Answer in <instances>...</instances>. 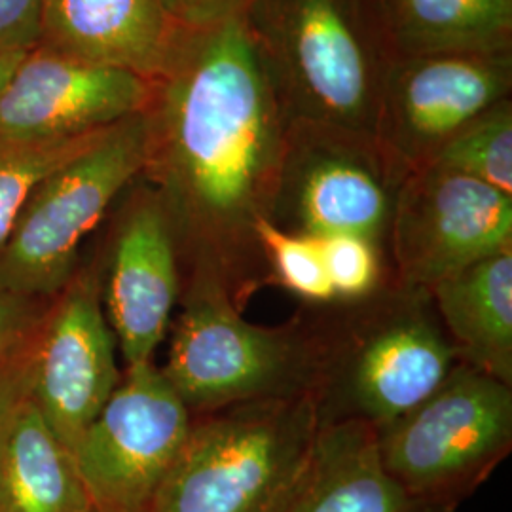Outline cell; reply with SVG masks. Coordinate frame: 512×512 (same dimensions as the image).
Listing matches in <instances>:
<instances>
[{"instance_id":"cell-15","label":"cell","mask_w":512,"mask_h":512,"mask_svg":"<svg viewBox=\"0 0 512 512\" xmlns=\"http://www.w3.org/2000/svg\"><path fill=\"white\" fill-rule=\"evenodd\" d=\"M186 35L158 0H44L38 46L156 82Z\"/></svg>"},{"instance_id":"cell-23","label":"cell","mask_w":512,"mask_h":512,"mask_svg":"<svg viewBox=\"0 0 512 512\" xmlns=\"http://www.w3.org/2000/svg\"><path fill=\"white\" fill-rule=\"evenodd\" d=\"M319 245L336 300L365 298L391 279L387 258L368 239L336 234L319 238Z\"/></svg>"},{"instance_id":"cell-29","label":"cell","mask_w":512,"mask_h":512,"mask_svg":"<svg viewBox=\"0 0 512 512\" xmlns=\"http://www.w3.org/2000/svg\"><path fill=\"white\" fill-rule=\"evenodd\" d=\"M90 512H97V511H93V509H90Z\"/></svg>"},{"instance_id":"cell-3","label":"cell","mask_w":512,"mask_h":512,"mask_svg":"<svg viewBox=\"0 0 512 512\" xmlns=\"http://www.w3.org/2000/svg\"><path fill=\"white\" fill-rule=\"evenodd\" d=\"M245 21L289 122L376 135L397 61L385 0H255Z\"/></svg>"},{"instance_id":"cell-16","label":"cell","mask_w":512,"mask_h":512,"mask_svg":"<svg viewBox=\"0 0 512 512\" xmlns=\"http://www.w3.org/2000/svg\"><path fill=\"white\" fill-rule=\"evenodd\" d=\"M274 512H412V505L385 471L378 433L359 421H336L319 423Z\"/></svg>"},{"instance_id":"cell-17","label":"cell","mask_w":512,"mask_h":512,"mask_svg":"<svg viewBox=\"0 0 512 512\" xmlns=\"http://www.w3.org/2000/svg\"><path fill=\"white\" fill-rule=\"evenodd\" d=\"M427 293L459 363L512 385V249L442 279Z\"/></svg>"},{"instance_id":"cell-9","label":"cell","mask_w":512,"mask_h":512,"mask_svg":"<svg viewBox=\"0 0 512 512\" xmlns=\"http://www.w3.org/2000/svg\"><path fill=\"white\" fill-rule=\"evenodd\" d=\"M192 412L152 363L122 380L73 448L93 511L148 512L181 456Z\"/></svg>"},{"instance_id":"cell-4","label":"cell","mask_w":512,"mask_h":512,"mask_svg":"<svg viewBox=\"0 0 512 512\" xmlns=\"http://www.w3.org/2000/svg\"><path fill=\"white\" fill-rule=\"evenodd\" d=\"M181 313L162 366L192 416L234 404L310 395L315 340L304 308L283 325L245 321L219 281L184 275Z\"/></svg>"},{"instance_id":"cell-14","label":"cell","mask_w":512,"mask_h":512,"mask_svg":"<svg viewBox=\"0 0 512 512\" xmlns=\"http://www.w3.org/2000/svg\"><path fill=\"white\" fill-rule=\"evenodd\" d=\"M177 239L154 188L133 194L101 270L103 308L126 366L152 363L181 300Z\"/></svg>"},{"instance_id":"cell-28","label":"cell","mask_w":512,"mask_h":512,"mask_svg":"<svg viewBox=\"0 0 512 512\" xmlns=\"http://www.w3.org/2000/svg\"><path fill=\"white\" fill-rule=\"evenodd\" d=\"M27 52H12V54H0V92L4 88V84L8 82V78L16 71L19 61L23 59V55Z\"/></svg>"},{"instance_id":"cell-10","label":"cell","mask_w":512,"mask_h":512,"mask_svg":"<svg viewBox=\"0 0 512 512\" xmlns=\"http://www.w3.org/2000/svg\"><path fill=\"white\" fill-rule=\"evenodd\" d=\"M505 249H512L511 194L437 165L408 173L387 239L395 283L429 291Z\"/></svg>"},{"instance_id":"cell-24","label":"cell","mask_w":512,"mask_h":512,"mask_svg":"<svg viewBox=\"0 0 512 512\" xmlns=\"http://www.w3.org/2000/svg\"><path fill=\"white\" fill-rule=\"evenodd\" d=\"M52 300H37L0 287V365L12 361L37 340Z\"/></svg>"},{"instance_id":"cell-20","label":"cell","mask_w":512,"mask_h":512,"mask_svg":"<svg viewBox=\"0 0 512 512\" xmlns=\"http://www.w3.org/2000/svg\"><path fill=\"white\" fill-rule=\"evenodd\" d=\"M425 165H437L512 196V107L505 99L450 137Z\"/></svg>"},{"instance_id":"cell-21","label":"cell","mask_w":512,"mask_h":512,"mask_svg":"<svg viewBox=\"0 0 512 512\" xmlns=\"http://www.w3.org/2000/svg\"><path fill=\"white\" fill-rule=\"evenodd\" d=\"M101 131L55 141L0 139V251L38 184L88 147Z\"/></svg>"},{"instance_id":"cell-25","label":"cell","mask_w":512,"mask_h":512,"mask_svg":"<svg viewBox=\"0 0 512 512\" xmlns=\"http://www.w3.org/2000/svg\"><path fill=\"white\" fill-rule=\"evenodd\" d=\"M165 14L186 31H205L247 16L255 0H158Z\"/></svg>"},{"instance_id":"cell-18","label":"cell","mask_w":512,"mask_h":512,"mask_svg":"<svg viewBox=\"0 0 512 512\" xmlns=\"http://www.w3.org/2000/svg\"><path fill=\"white\" fill-rule=\"evenodd\" d=\"M71 450L27 397L0 448V512H90Z\"/></svg>"},{"instance_id":"cell-27","label":"cell","mask_w":512,"mask_h":512,"mask_svg":"<svg viewBox=\"0 0 512 512\" xmlns=\"http://www.w3.org/2000/svg\"><path fill=\"white\" fill-rule=\"evenodd\" d=\"M33 348L35 344L12 361L0 365V448L19 406L29 397Z\"/></svg>"},{"instance_id":"cell-26","label":"cell","mask_w":512,"mask_h":512,"mask_svg":"<svg viewBox=\"0 0 512 512\" xmlns=\"http://www.w3.org/2000/svg\"><path fill=\"white\" fill-rule=\"evenodd\" d=\"M42 2L44 0H0V54L37 48Z\"/></svg>"},{"instance_id":"cell-6","label":"cell","mask_w":512,"mask_h":512,"mask_svg":"<svg viewBox=\"0 0 512 512\" xmlns=\"http://www.w3.org/2000/svg\"><path fill=\"white\" fill-rule=\"evenodd\" d=\"M148 114L103 129L38 184L0 251V287L52 300L78 272L80 249L147 164Z\"/></svg>"},{"instance_id":"cell-11","label":"cell","mask_w":512,"mask_h":512,"mask_svg":"<svg viewBox=\"0 0 512 512\" xmlns=\"http://www.w3.org/2000/svg\"><path fill=\"white\" fill-rule=\"evenodd\" d=\"M101 270H78L52 298L33 348L29 397L73 454L74 444L122 380Z\"/></svg>"},{"instance_id":"cell-8","label":"cell","mask_w":512,"mask_h":512,"mask_svg":"<svg viewBox=\"0 0 512 512\" xmlns=\"http://www.w3.org/2000/svg\"><path fill=\"white\" fill-rule=\"evenodd\" d=\"M410 171L376 135L291 122L270 220L310 238L359 236L387 258L393 209Z\"/></svg>"},{"instance_id":"cell-12","label":"cell","mask_w":512,"mask_h":512,"mask_svg":"<svg viewBox=\"0 0 512 512\" xmlns=\"http://www.w3.org/2000/svg\"><path fill=\"white\" fill-rule=\"evenodd\" d=\"M511 54L399 57L385 82L376 137L410 169L459 129L509 99Z\"/></svg>"},{"instance_id":"cell-19","label":"cell","mask_w":512,"mask_h":512,"mask_svg":"<svg viewBox=\"0 0 512 512\" xmlns=\"http://www.w3.org/2000/svg\"><path fill=\"white\" fill-rule=\"evenodd\" d=\"M399 57L511 54L512 0H385Z\"/></svg>"},{"instance_id":"cell-13","label":"cell","mask_w":512,"mask_h":512,"mask_svg":"<svg viewBox=\"0 0 512 512\" xmlns=\"http://www.w3.org/2000/svg\"><path fill=\"white\" fill-rule=\"evenodd\" d=\"M156 82L37 46L0 92V139L55 141L110 128L145 112Z\"/></svg>"},{"instance_id":"cell-1","label":"cell","mask_w":512,"mask_h":512,"mask_svg":"<svg viewBox=\"0 0 512 512\" xmlns=\"http://www.w3.org/2000/svg\"><path fill=\"white\" fill-rule=\"evenodd\" d=\"M147 114L143 175L164 203L183 277L219 281L243 311L268 287L255 224L272 215L291 126L245 18L188 31Z\"/></svg>"},{"instance_id":"cell-7","label":"cell","mask_w":512,"mask_h":512,"mask_svg":"<svg viewBox=\"0 0 512 512\" xmlns=\"http://www.w3.org/2000/svg\"><path fill=\"white\" fill-rule=\"evenodd\" d=\"M378 448L412 512H452L511 454L512 385L458 363Z\"/></svg>"},{"instance_id":"cell-5","label":"cell","mask_w":512,"mask_h":512,"mask_svg":"<svg viewBox=\"0 0 512 512\" xmlns=\"http://www.w3.org/2000/svg\"><path fill=\"white\" fill-rule=\"evenodd\" d=\"M317 429L310 395L196 414L148 512H274Z\"/></svg>"},{"instance_id":"cell-2","label":"cell","mask_w":512,"mask_h":512,"mask_svg":"<svg viewBox=\"0 0 512 512\" xmlns=\"http://www.w3.org/2000/svg\"><path fill=\"white\" fill-rule=\"evenodd\" d=\"M304 311L315 340L311 399L319 423L359 421L380 435L459 363L429 293L393 279L365 298Z\"/></svg>"},{"instance_id":"cell-22","label":"cell","mask_w":512,"mask_h":512,"mask_svg":"<svg viewBox=\"0 0 512 512\" xmlns=\"http://www.w3.org/2000/svg\"><path fill=\"white\" fill-rule=\"evenodd\" d=\"M255 236L264 256L268 287H281L308 306L336 300L319 239L287 232L268 217L256 220Z\"/></svg>"}]
</instances>
